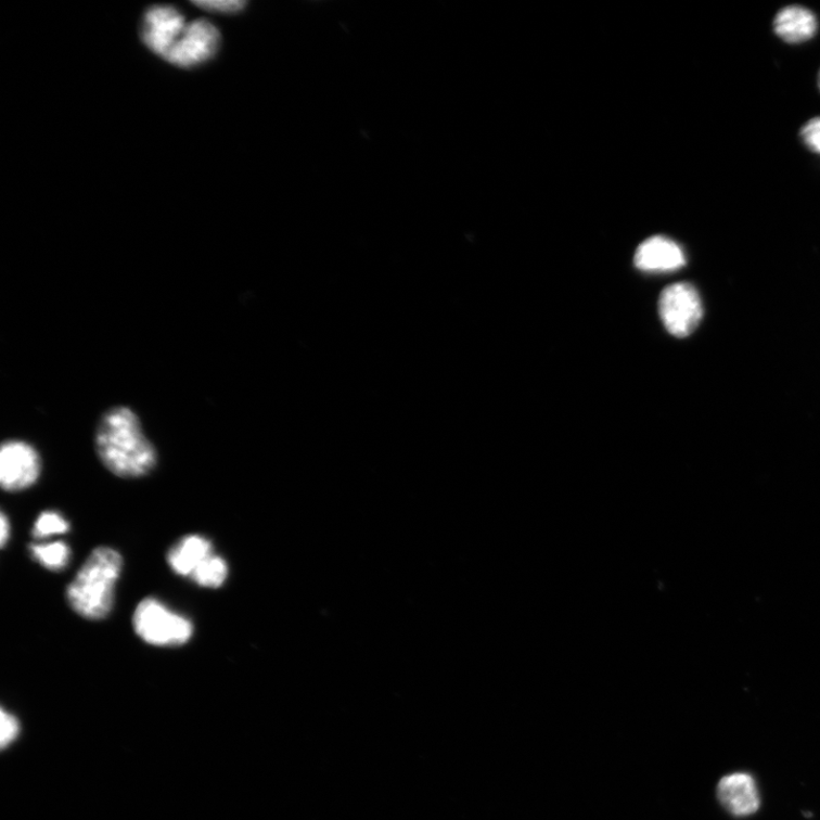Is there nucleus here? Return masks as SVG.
Listing matches in <instances>:
<instances>
[{"label":"nucleus","instance_id":"f257e3e1","mask_svg":"<svg viewBox=\"0 0 820 820\" xmlns=\"http://www.w3.org/2000/svg\"><path fill=\"white\" fill-rule=\"evenodd\" d=\"M94 446L103 466L120 478H141L157 466L158 452L144 432L139 414L126 405L107 408L94 433Z\"/></svg>","mask_w":820,"mask_h":820},{"label":"nucleus","instance_id":"f03ea898","mask_svg":"<svg viewBox=\"0 0 820 820\" xmlns=\"http://www.w3.org/2000/svg\"><path fill=\"white\" fill-rule=\"evenodd\" d=\"M123 568L124 559L117 550L107 546L97 547L66 588L68 605L86 620L107 618L116 600Z\"/></svg>","mask_w":820,"mask_h":820},{"label":"nucleus","instance_id":"7ed1b4c3","mask_svg":"<svg viewBox=\"0 0 820 820\" xmlns=\"http://www.w3.org/2000/svg\"><path fill=\"white\" fill-rule=\"evenodd\" d=\"M132 627L141 640L155 648L187 645L194 635V625L155 598H146L136 606Z\"/></svg>","mask_w":820,"mask_h":820},{"label":"nucleus","instance_id":"20e7f679","mask_svg":"<svg viewBox=\"0 0 820 820\" xmlns=\"http://www.w3.org/2000/svg\"><path fill=\"white\" fill-rule=\"evenodd\" d=\"M42 472L39 450L29 441L8 439L0 448V485L8 492L35 486Z\"/></svg>","mask_w":820,"mask_h":820},{"label":"nucleus","instance_id":"39448f33","mask_svg":"<svg viewBox=\"0 0 820 820\" xmlns=\"http://www.w3.org/2000/svg\"><path fill=\"white\" fill-rule=\"evenodd\" d=\"M658 312L670 334L687 337L699 326L703 317V307L693 285L677 283L661 293Z\"/></svg>","mask_w":820,"mask_h":820},{"label":"nucleus","instance_id":"423d86ee","mask_svg":"<svg viewBox=\"0 0 820 820\" xmlns=\"http://www.w3.org/2000/svg\"><path fill=\"white\" fill-rule=\"evenodd\" d=\"M220 39L214 23L205 18L195 20L189 23L166 61L184 68L207 63L217 54Z\"/></svg>","mask_w":820,"mask_h":820},{"label":"nucleus","instance_id":"0eeeda50","mask_svg":"<svg viewBox=\"0 0 820 820\" xmlns=\"http://www.w3.org/2000/svg\"><path fill=\"white\" fill-rule=\"evenodd\" d=\"M188 25L176 8L154 5L144 14L142 39L152 53L166 60Z\"/></svg>","mask_w":820,"mask_h":820},{"label":"nucleus","instance_id":"6e6552de","mask_svg":"<svg viewBox=\"0 0 820 820\" xmlns=\"http://www.w3.org/2000/svg\"><path fill=\"white\" fill-rule=\"evenodd\" d=\"M717 795L721 806L736 817L755 813L760 807L756 781L745 772H735L722 778Z\"/></svg>","mask_w":820,"mask_h":820},{"label":"nucleus","instance_id":"1a4fd4ad","mask_svg":"<svg viewBox=\"0 0 820 820\" xmlns=\"http://www.w3.org/2000/svg\"><path fill=\"white\" fill-rule=\"evenodd\" d=\"M686 255L674 241L654 236L638 246L635 265L644 271H674L686 266Z\"/></svg>","mask_w":820,"mask_h":820},{"label":"nucleus","instance_id":"9d476101","mask_svg":"<svg viewBox=\"0 0 820 820\" xmlns=\"http://www.w3.org/2000/svg\"><path fill=\"white\" fill-rule=\"evenodd\" d=\"M214 554L210 539L201 535L180 538L167 553V563L177 576L191 578L195 568Z\"/></svg>","mask_w":820,"mask_h":820},{"label":"nucleus","instance_id":"9b49d317","mask_svg":"<svg viewBox=\"0 0 820 820\" xmlns=\"http://www.w3.org/2000/svg\"><path fill=\"white\" fill-rule=\"evenodd\" d=\"M773 29L784 41L800 43L816 35L818 22L811 11L802 7H789L774 17Z\"/></svg>","mask_w":820,"mask_h":820},{"label":"nucleus","instance_id":"f8f14e48","mask_svg":"<svg viewBox=\"0 0 820 820\" xmlns=\"http://www.w3.org/2000/svg\"><path fill=\"white\" fill-rule=\"evenodd\" d=\"M29 550L31 556L39 565L53 573L62 572L72 560L71 547L61 540L31 543Z\"/></svg>","mask_w":820,"mask_h":820},{"label":"nucleus","instance_id":"ddd939ff","mask_svg":"<svg viewBox=\"0 0 820 820\" xmlns=\"http://www.w3.org/2000/svg\"><path fill=\"white\" fill-rule=\"evenodd\" d=\"M227 577V562L214 553L195 568L190 579L202 588L218 589L226 582Z\"/></svg>","mask_w":820,"mask_h":820},{"label":"nucleus","instance_id":"4468645a","mask_svg":"<svg viewBox=\"0 0 820 820\" xmlns=\"http://www.w3.org/2000/svg\"><path fill=\"white\" fill-rule=\"evenodd\" d=\"M71 530V524L57 512L44 511L37 517L33 536L36 539H49Z\"/></svg>","mask_w":820,"mask_h":820},{"label":"nucleus","instance_id":"2eb2a0df","mask_svg":"<svg viewBox=\"0 0 820 820\" xmlns=\"http://www.w3.org/2000/svg\"><path fill=\"white\" fill-rule=\"evenodd\" d=\"M194 5L205 11L232 14L242 11L246 3L242 0H220V2H194Z\"/></svg>","mask_w":820,"mask_h":820},{"label":"nucleus","instance_id":"dca6fc26","mask_svg":"<svg viewBox=\"0 0 820 820\" xmlns=\"http://www.w3.org/2000/svg\"><path fill=\"white\" fill-rule=\"evenodd\" d=\"M802 139L810 151L820 154V117L809 120L803 127Z\"/></svg>","mask_w":820,"mask_h":820},{"label":"nucleus","instance_id":"f3484780","mask_svg":"<svg viewBox=\"0 0 820 820\" xmlns=\"http://www.w3.org/2000/svg\"><path fill=\"white\" fill-rule=\"evenodd\" d=\"M20 732V725L17 719L12 716L11 714H8L5 710L2 712V746L5 748L8 745H10L13 741H15L18 736Z\"/></svg>","mask_w":820,"mask_h":820},{"label":"nucleus","instance_id":"a211bd4d","mask_svg":"<svg viewBox=\"0 0 820 820\" xmlns=\"http://www.w3.org/2000/svg\"><path fill=\"white\" fill-rule=\"evenodd\" d=\"M11 536V526L10 521L4 512H2V517H0V542H2V547L7 546L9 539Z\"/></svg>","mask_w":820,"mask_h":820},{"label":"nucleus","instance_id":"6ab92c4d","mask_svg":"<svg viewBox=\"0 0 820 820\" xmlns=\"http://www.w3.org/2000/svg\"><path fill=\"white\" fill-rule=\"evenodd\" d=\"M818 86H819V89H820V74H819V79H818Z\"/></svg>","mask_w":820,"mask_h":820}]
</instances>
